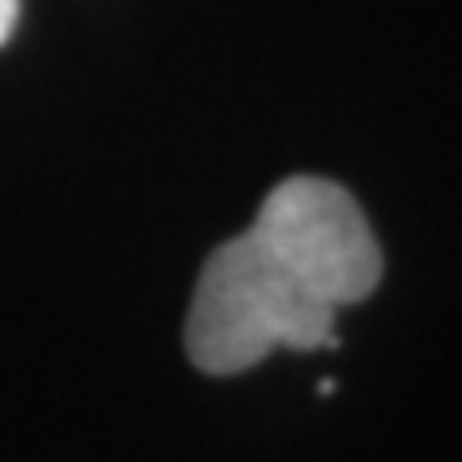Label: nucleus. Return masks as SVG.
I'll use <instances>...</instances> for the list:
<instances>
[{
	"instance_id": "f257e3e1",
	"label": "nucleus",
	"mask_w": 462,
	"mask_h": 462,
	"mask_svg": "<svg viewBox=\"0 0 462 462\" xmlns=\"http://www.w3.org/2000/svg\"><path fill=\"white\" fill-rule=\"evenodd\" d=\"M336 312L247 227L208 254L185 320L193 366L227 378L258 366L273 346H339Z\"/></svg>"
},
{
	"instance_id": "f03ea898",
	"label": "nucleus",
	"mask_w": 462,
	"mask_h": 462,
	"mask_svg": "<svg viewBox=\"0 0 462 462\" xmlns=\"http://www.w3.org/2000/svg\"><path fill=\"white\" fill-rule=\"evenodd\" d=\"M251 231L331 309L366 300L382 282V247L343 185L297 173L273 185Z\"/></svg>"
},
{
	"instance_id": "7ed1b4c3",
	"label": "nucleus",
	"mask_w": 462,
	"mask_h": 462,
	"mask_svg": "<svg viewBox=\"0 0 462 462\" xmlns=\"http://www.w3.org/2000/svg\"><path fill=\"white\" fill-rule=\"evenodd\" d=\"M16 20H20V0H0V47L16 32Z\"/></svg>"
},
{
	"instance_id": "20e7f679",
	"label": "nucleus",
	"mask_w": 462,
	"mask_h": 462,
	"mask_svg": "<svg viewBox=\"0 0 462 462\" xmlns=\"http://www.w3.org/2000/svg\"><path fill=\"white\" fill-rule=\"evenodd\" d=\"M316 393H320V397H331V393H336V382H331V378H324L320 385H316Z\"/></svg>"
}]
</instances>
